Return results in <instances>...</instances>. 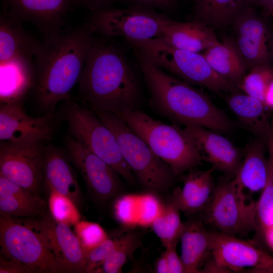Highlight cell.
<instances>
[{
    "label": "cell",
    "mask_w": 273,
    "mask_h": 273,
    "mask_svg": "<svg viewBox=\"0 0 273 273\" xmlns=\"http://www.w3.org/2000/svg\"><path fill=\"white\" fill-rule=\"evenodd\" d=\"M78 82L80 99L94 112L117 113L140 106L135 74L122 52L102 39L94 36Z\"/></svg>",
    "instance_id": "1"
},
{
    "label": "cell",
    "mask_w": 273,
    "mask_h": 273,
    "mask_svg": "<svg viewBox=\"0 0 273 273\" xmlns=\"http://www.w3.org/2000/svg\"><path fill=\"white\" fill-rule=\"evenodd\" d=\"M94 34L86 23L41 42L33 60L32 90L37 104L45 113L55 111L59 103L70 99L81 76Z\"/></svg>",
    "instance_id": "2"
},
{
    "label": "cell",
    "mask_w": 273,
    "mask_h": 273,
    "mask_svg": "<svg viewBox=\"0 0 273 273\" xmlns=\"http://www.w3.org/2000/svg\"><path fill=\"white\" fill-rule=\"evenodd\" d=\"M149 90L152 107L161 115L183 125L230 133L234 123L202 91L171 75L134 50Z\"/></svg>",
    "instance_id": "3"
},
{
    "label": "cell",
    "mask_w": 273,
    "mask_h": 273,
    "mask_svg": "<svg viewBox=\"0 0 273 273\" xmlns=\"http://www.w3.org/2000/svg\"><path fill=\"white\" fill-rule=\"evenodd\" d=\"M115 114L148 144L176 176L201 164L203 160L199 151L184 128L156 120L139 109Z\"/></svg>",
    "instance_id": "4"
},
{
    "label": "cell",
    "mask_w": 273,
    "mask_h": 273,
    "mask_svg": "<svg viewBox=\"0 0 273 273\" xmlns=\"http://www.w3.org/2000/svg\"><path fill=\"white\" fill-rule=\"evenodd\" d=\"M95 112L114 135L123 159L145 189L163 193L173 187L177 176L171 168L119 116L110 111Z\"/></svg>",
    "instance_id": "5"
},
{
    "label": "cell",
    "mask_w": 273,
    "mask_h": 273,
    "mask_svg": "<svg viewBox=\"0 0 273 273\" xmlns=\"http://www.w3.org/2000/svg\"><path fill=\"white\" fill-rule=\"evenodd\" d=\"M127 40L155 65L187 83L218 93L238 91L236 85L213 70L203 55L175 48L158 37Z\"/></svg>",
    "instance_id": "6"
},
{
    "label": "cell",
    "mask_w": 273,
    "mask_h": 273,
    "mask_svg": "<svg viewBox=\"0 0 273 273\" xmlns=\"http://www.w3.org/2000/svg\"><path fill=\"white\" fill-rule=\"evenodd\" d=\"M256 201L248 198L234 178L223 176L200 217L217 231L240 238L256 230Z\"/></svg>",
    "instance_id": "7"
},
{
    "label": "cell",
    "mask_w": 273,
    "mask_h": 273,
    "mask_svg": "<svg viewBox=\"0 0 273 273\" xmlns=\"http://www.w3.org/2000/svg\"><path fill=\"white\" fill-rule=\"evenodd\" d=\"M66 102L63 116L72 136L111 166L125 181L134 184L136 179L123 159L110 129L86 106L70 98Z\"/></svg>",
    "instance_id": "8"
},
{
    "label": "cell",
    "mask_w": 273,
    "mask_h": 273,
    "mask_svg": "<svg viewBox=\"0 0 273 273\" xmlns=\"http://www.w3.org/2000/svg\"><path fill=\"white\" fill-rule=\"evenodd\" d=\"M1 254L28 267L32 273H57L55 259L37 231L15 218L0 216Z\"/></svg>",
    "instance_id": "9"
},
{
    "label": "cell",
    "mask_w": 273,
    "mask_h": 273,
    "mask_svg": "<svg viewBox=\"0 0 273 273\" xmlns=\"http://www.w3.org/2000/svg\"><path fill=\"white\" fill-rule=\"evenodd\" d=\"M166 17L140 8L101 9L86 23L95 33L106 37L145 40L160 35Z\"/></svg>",
    "instance_id": "10"
},
{
    "label": "cell",
    "mask_w": 273,
    "mask_h": 273,
    "mask_svg": "<svg viewBox=\"0 0 273 273\" xmlns=\"http://www.w3.org/2000/svg\"><path fill=\"white\" fill-rule=\"evenodd\" d=\"M247 3L232 22L231 37L248 69L273 64V32Z\"/></svg>",
    "instance_id": "11"
},
{
    "label": "cell",
    "mask_w": 273,
    "mask_h": 273,
    "mask_svg": "<svg viewBox=\"0 0 273 273\" xmlns=\"http://www.w3.org/2000/svg\"><path fill=\"white\" fill-rule=\"evenodd\" d=\"M41 142L1 141L0 175L40 197L44 149Z\"/></svg>",
    "instance_id": "12"
},
{
    "label": "cell",
    "mask_w": 273,
    "mask_h": 273,
    "mask_svg": "<svg viewBox=\"0 0 273 273\" xmlns=\"http://www.w3.org/2000/svg\"><path fill=\"white\" fill-rule=\"evenodd\" d=\"M66 147L70 161L97 200L106 202L120 192V176L105 161L72 136L67 138Z\"/></svg>",
    "instance_id": "13"
},
{
    "label": "cell",
    "mask_w": 273,
    "mask_h": 273,
    "mask_svg": "<svg viewBox=\"0 0 273 273\" xmlns=\"http://www.w3.org/2000/svg\"><path fill=\"white\" fill-rule=\"evenodd\" d=\"M210 235L213 257L230 272L273 273V257L260 247L217 231Z\"/></svg>",
    "instance_id": "14"
},
{
    "label": "cell",
    "mask_w": 273,
    "mask_h": 273,
    "mask_svg": "<svg viewBox=\"0 0 273 273\" xmlns=\"http://www.w3.org/2000/svg\"><path fill=\"white\" fill-rule=\"evenodd\" d=\"M30 225L52 253L59 272H85L86 253L69 225L48 213Z\"/></svg>",
    "instance_id": "15"
},
{
    "label": "cell",
    "mask_w": 273,
    "mask_h": 273,
    "mask_svg": "<svg viewBox=\"0 0 273 273\" xmlns=\"http://www.w3.org/2000/svg\"><path fill=\"white\" fill-rule=\"evenodd\" d=\"M56 126L55 111L33 117L25 111L22 104H1L0 140L11 143L49 141Z\"/></svg>",
    "instance_id": "16"
},
{
    "label": "cell",
    "mask_w": 273,
    "mask_h": 273,
    "mask_svg": "<svg viewBox=\"0 0 273 273\" xmlns=\"http://www.w3.org/2000/svg\"><path fill=\"white\" fill-rule=\"evenodd\" d=\"M75 4L76 0H8L3 10L34 25L44 39L64 30L67 15Z\"/></svg>",
    "instance_id": "17"
},
{
    "label": "cell",
    "mask_w": 273,
    "mask_h": 273,
    "mask_svg": "<svg viewBox=\"0 0 273 273\" xmlns=\"http://www.w3.org/2000/svg\"><path fill=\"white\" fill-rule=\"evenodd\" d=\"M196 145L203 161L231 179L236 176L242 163L244 149H242L221 133L195 125L184 127Z\"/></svg>",
    "instance_id": "18"
},
{
    "label": "cell",
    "mask_w": 273,
    "mask_h": 273,
    "mask_svg": "<svg viewBox=\"0 0 273 273\" xmlns=\"http://www.w3.org/2000/svg\"><path fill=\"white\" fill-rule=\"evenodd\" d=\"M214 170L192 169L182 175L183 188L173 190L170 198L188 217L201 213L208 204L215 187Z\"/></svg>",
    "instance_id": "19"
},
{
    "label": "cell",
    "mask_w": 273,
    "mask_h": 273,
    "mask_svg": "<svg viewBox=\"0 0 273 273\" xmlns=\"http://www.w3.org/2000/svg\"><path fill=\"white\" fill-rule=\"evenodd\" d=\"M43 181L49 193L64 196L80 207L82 196L76 174L64 154L52 146L44 149Z\"/></svg>",
    "instance_id": "20"
},
{
    "label": "cell",
    "mask_w": 273,
    "mask_h": 273,
    "mask_svg": "<svg viewBox=\"0 0 273 273\" xmlns=\"http://www.w3.org/2000/svg\"><path fill=\"white\" fill-rule=\"evenodd\" d=\"M158 37L175 48L197 53L219 42L214 28L202 22H179L167 17Z\"/></svg>",
    "instance_id": "21"
},
{
    "label": "cell",
    "mask_w": 273,
    "mask_h": 273,
    "mask_svg": "<svg viewBox=\"0 0 273 273\" xmlns=\"http://www.w3.org/2000/svg\"><path fill=\"white\" fill-rule=\"evenodd\" d=\"M32 59L16 57L0 62L1 104H22L34 83Z\"/></svg>",
    "instance_id": "22"
},
{
    "label": "cell",
    "mask_w": 273,
    "mask_h": 273,
    "mask_svg": "<svg viewBox=\"0 0 273 273\" xmlns=\"http://www.w3.org/2000/svg\"><path fill=\"white\" fill-rule=\"evenodd\" d=\"M201 217L190 216L184 222L179 241L185 273L200 272L211 253V235Z\"/></svg>",
    "instance_id": "23"
},
{
    "label": "cell",
    "mask_w": 273,
    "mask_h": 273,
    "mask_svg": "<svg viewBox=\"0 0 273 273\" xmlns=\"http://www.w3.org/2000/svg\"><path fill=\"white\" fill-rule=\"evenodd\" d=\"M41 42L27 33L23 22L5 10L0 16V62L16 57L33 60Z\"/></svg>",
    "instance_id": "24"
},
{
    "label": "cell",
    "mask_w": 273,
    "mask_h": 273,
    "mask_svg": "<svg viewBox=\"0 0 273 273\" xmlns=\"http://www.w3.org/2000/svg\"><path fill=\"white\" fill-rule=\"evenodd\" d=\"M226 105L242 126L266 144L271 135L268 110L259 100L238 91L230 93Z\"/></svg>",
    "instance_id": "25"
},
{
    "label": "cell",
    "mask_w": 273,
    "mask_h": 273,
    "mask_svg": "<svg viewBox=\"0 0 273 273\" xmlns=\"http://www.w3.org/2000/svg\"><path fill=\"white\" fill-rule=\"evenodd\" d=\"M47 204L40 197L0 175V214L9 217H41Z\"/></svg>",
    "instance_id": "26"
},
{
    "label": "cell",
    "mask_w": 273,
    "mask_h": 273,
    "mask_svg": "<svg viewBox=\"0 0 273 273\" xmlns=\"http://www.w3.org/2000/svg\"><path fill=\"white\" fill-rule=\"evenodd\" d=\"M263 141L255 139L244 149V155L238 172L234 178L237 184L244 192H261L268 175L267 159L265 157Z\"/></svg>",
    "instance_id": "27"
},
{
    "label": "cell",
    "mask_w": 273,
    "mask_h": 273,
    "mask_svg": "<svg viewBox=\"0 0 273 273\" xmlns=\"http://www.w3.org/2000/svg\"><path fill=\"white\" fill-rule=\"evenodd\" d=\"M203 55L216 73L238 87L248 69L231 37L208 48Z\"/></svg>",
    "instance_id": "28"
},
{
    "label": "cell",
    "mask_w": 273,
    "mask_h": 273,
    "mask_svg": "<svg viewBox=\"0 0 273 273\" xmlns=\"http://www.w3.org/2000/svg\"><path fill=\"white\" fill-rule=\"evenodd\" d=\"M247 3L246 0H195L193 20L221 28L232 23Z\"/></svg>",
    "instance_id": "29"
},
{
    "label": "cell",
    "mask_w": 273,
    "mask_h": 273,
    "mask_svg": "<svg viewBox=\"0 0 273 273\" xmlns=\"http://www.w3.org/2000/svg\"><path fill=\"white\" fill-rule=\"evenodd\" d=\"M180 212L176 204L170 198L151 223L153 231L165 248L179 241L184 226Z\"/></svg>",
    "instance_id": "30"
},
{
    "label": "cell",
    "mask_w": 273,
    "mask_h": 273,
    "mask_svg": "<svg viewBox=\"0 0 273 273\" xmlns=\"http://www.w3.org/2000/svg\"><path fill=\"white\" fill-rule=\"evenodd\" d=\"M268 151V175L266 184L256 201V229L261 235L267 228L273 225V143L270 138L267 144Z\"/></svg>",
    "instance_id": "31"
},
{
    "label": "cell",
    "mask_w": 273,
    "mask_h": 273,
    "mask_svg": "<svg viewBox=\"0 0 273 273\" xmlns=\"http://www.w3.org/2000/svg\"><path fill=\"white\" fill-rule=\"evenodd\" d=\"M141 242L142 235L139 232L131 231L123 235L117 247L95 272H122V267L131 258Z\"/></svg>",
    "instance_id": "32"
},
{
    "label": "cell",
    "mask_w": 273,
    "mask_h": 273,
    "mask_svg": "<svg viewBox=\"0 0 273 273\" xmlns=\"http://www.w3.org/2000/svg\"><path fill=\"white\" fill-rule=\"evenodd\" d=\"M273 78V66L261 65L254 67L245 75L238 85L244 93L263 103L266 87Z\"/></svg>",
    "instance_id": "33"
},
{
    "label": "cell",
    "mask_w": 273,
    "mask_h": 273,
    "mask_svg": "<svg viewBox=\"0 0 273 273\" xmlns=\"http://www.w3.org/2000/svg\"><path fill=\"white\" fill-rule=\"evenodd\" d=\"M49 193L50 214L56 220L69 225L80 220L78 208L70 199L55 192Z\"/></svg>",
    "instance_id": "34"
},
{
    "label": "cell",
    "mask_w": 273,
    "mask_h": 273,
    "mask_svg": "<svg viewBox=\"0 0 273 273\" xmlns=\"http://www.w3.org/2000/svg\"><path fill=\"white\" fill-rule=\"evenodd\" d=\"M74 226V232L86 254L108 237L103 228L95 222L80 220Z\"/></svg>",
    "instance_id": "35"
},
{
    "label": "cell",
    "mask_w": 273,
    "mask_h": 273,
    "mask_svg": "<svg viewBox=\"0 0 273 273\" xmlns=\"http://www.w3.org/2000/svg\"><path fill=\"white\" fill-rule=\"evenodd\" d=\"M121 240L118 238L109 237L100 245L86 254L85 272H95L117 247Z\"/></svg>",
    "instance_id": "36"
},
{
    "label": "cell",
    "mask_w": 273,
    "mask_h": 273,
    "mask_svg": "<svg viewBox=\"0 0 273 273\" xmlns=\"http://www.w3.org/2000/svg\"><path fill=\"white\" fill-rule=\"evenodd\" d=\"M177 244H173L165 248L164 252L168 264L169 272L185 273L182 260L176 251Z\"/></svg>",
    "instance_id": "37"
},
{
    "label": "cell",
    "mask_w": 273,
    "mask_h": 273,
    "mask_svg": "<svg viewBox=\"0 0 273 273\" xmlns=\"http://www.w3.org/2000/svg\"><path fill=\"white\" fill-rule=\"evenodd\" d=\"M0 273H32L21 263L0 255Z\"/></svg>",
    "instance_id": "38"
},
{
    "label": "cell",
    "mask_w": 273,
    "mask_h": 273,
    "mask_svg": "<svg viewBox=\"0 0 273 273\" xmlns=\"http://www.w3.org/2000/svg\"><path fill=\"white\" fill-rule=\"evenodd\" d=\"M140 4L161 9H170L175 4V0H132Z\"/></svg>",
    "instance_id": "39"
},
{
    "label": "cell",
    "mask_w": 273,
    "mask_h": 273,
    "mask_svg": "<svg viewBox=\"0 0 273 273\" xmlns=\"http://www.w3.org/2000/svg\"><path fill=\"white\" fill-rule=\"evenodd\" d=\"M154 271L157 273H169L168 264L164 251L156 260Z\"/></svg>",
    "instance_id": "40"
},
{
    "label": "cell",
    "mask_w": 273,
    "mask_h": 273,
    "mask_svg": "<svg viewBox=\"0 0 273 273\" xmlns=\"http://www.w3.org/2000/svg\"><path fill=\"white\" fill-rule=\"evenodd\" d=\"M263 104L268 110H273V78L265 89Z\"/></svg>",
    "instance_id": "41"
},
{
    "label": "cell",
    "mask_w": 273,
    "mask_h": 273,
    "mask_svg": "<svg viewBox=\"0 0 273 273\" xmlns=\"http://www.w3.org/2000/svg\"><path fill=\"white\" fill-rule=\"evenodd\" d=\"M109 0H76V4H81L92 10H98Z\"/></svg>",
    "instance_id": "42"
},
{
    "label": "cell",
    "mask_w": 273,
    "mask_h": 273,
    "mask_svg": "<svg viewBox=\"0 0 273 273\" xmlns=\"http://www.w3.org/2000/svg\"><path fill=\"white\" fill-rule=\"evenodd\" d=\"M260 236L267 246L273 251V225L265 229Z\"/></svg>",
    "instance_id": "43"
},
{
    "label": "cell",
    "mask_w": 273,
    "mask_h": 273,
    "mask_svg": "<svg viewBox=\"0 0 273 273\" xmlns=\"http://www.w3.org/2000/svg\"><path fill=\"white\" fill-rule=\"evenodd\" d=\"M246 2L248 4H253L262 7L267 14H268L270 7L271 0H246Z\"/></svg>",
    "instance_id": "44"
},
{
    "label": "cell",
    "mask_w": 273,
    "mask_h": 273,
    "mask_svg": "<svg viewBox=\"0 0 273 273\" xmlns=\"http://www.w3.org/2000/svg\"><path fill=\"white\" fill-rule=\"evenodd\" d=\"M267 14L273 17V0H271L270 7Z\"/></svg>",
    "instance_id": "45"
},
{
    "label": "cell",
    "mask_w": 273,
    "mask_h": 273,
    "mask_svg": "<svg viewBox=\"0 0 273 273\" xmlns=\"http://www.w3.org/2000/svg\"><path fill=\"white\" fill-rule=\"evenodd\" d=\"M270 139L271 140L273 143V121H272V127L271 129V135H270Z\"/></svg>",
    "instance_id": "46"
},
{
    "label": "cell",
    "mask_w": 273,
    "mask_h": 273,
    "mask_svg": "<svg viewBox=\"0 0 273 273\" xmlns=\"http://www.w3.org/2000/svg\"><path fill=\"white\" fill-rule=\"evenodd\" d=\"M4 3H5V4L6 3H7V2L8 1V0H2Z\"/></svg>",
    "instance_id": "47"
}]
</instances>
